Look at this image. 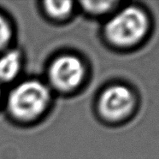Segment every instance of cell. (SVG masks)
<instances>
[{
	"mask_svg": "<svg viewBox=\"0 0 159 159\" xmlns=\"http://www.w3.org/2000/svg\"><path fill=\"white\" fill-rule=\"evenodd\" d=\"M72 4L70 1H46L45 8L53 17L62 18L72 11Z\"/></svg>",
	"mask_w": 159,
	"mask_h": 159,
	"instance_id": "6",
	"label": "cell"
},
{
	"mask_svg": "<svg viewBox=\"0 0 159 159\" xmlns=\"http://www.w3.org/2000/svg\"><path fill=\"white\" fill-rule=\"evenodd\" d=\"M11 38V27L8 21L0 15V49L7 45Z\"/></svg>",
	"mask_w": 159,
	"mask_h": 159,
	"instance_id": "8",
	"label": "cell"
},
{
	"mask_svg": "<svg viewBox=\"0 0 159 159\" xmlns=\"http://www.w3.org/2000/svg\"><path fill=\"white\" fill-rule=\"evenodd\" d=\"M51 95L47 87L39 80H28L18 85L9 96L11 114L21 120H32L45 111Z\"/></svg>",
	"mask_w": 159,
	"mask_h": 159,
	"instance_id": "2",
	"label": "cell"
},
{
	"mask_svg": "<svg viewBox=\"0 0 159 159\" xmlns=\"http://www.w3.org/2000/svg\"><path fill=\"white\" fill-rule=\"evenodd\" d=\"M84 76L83 63L75 56H62L57 58L49 71L52 84L61 91H70L79 87Z\"/></svg>",
	"mask_w": 159,
	"mask_h": 159,
	"instance_id": "4",
	"label": "cell"
},
{
	"mask_svg": "<svg viewBox=\"0 0 159 159\" xmlns=\"http://www.w3.org/2000/svg\"><path fill=\"white\" fill-rule=\"evenodd\" d=\"M21 68V55L16 51H11L0 57V80L8 82L17 76Z\"/></svg>",
	"mask_w": 159,
	"mask_h": 159,
	"instance_id": "5",
	"label": "cell"
},
{
	"mask_svg": "<svg viewBox=\"0 0 159 159\" xmlns=\"http://www.w3.org/2000/svg\"><path fill=\"white\" fill-rule=\"evenodd\" d=\"M136 106V98L128 87L116 85L101 95L99 111L110 121H117L128 117Z\"/></svg>",
	"mask_w": 159,
	"mask_h": 159,
	"instance_id": "3",
	"label": "cell"
},
{
	"mask_svg": "<svg viewBox=\"0 0 159 159\" xmlns=\"http://www.w3.org/2000/svg\"><path fill=\"white\" fill-rule=\"evenodd\" d=\"M114 2L111 1H83L81 4L83 6L84 10L92 14H102L104 12L110 11Z\"/></svg>",
	"mask_w": 159,
	"mask_h": 159,
	"instance_id": "7",
	"label": "cell"
},
{
	"mask_svg": "<svg viewBox=\"0 0 159 159\" xmlns=\"http://www.w3.org/2000/svg\"><path fill=\"white\" fill-rule=\"evenodd\" d=\"M151 28L148 14L137 6L125 8L108 21L106 37L116 46L129 48L144 41Z\"/></svg>",
	"mask_w": 159,
	"mask_h": 159,
	"instance_id": "1",
	"label": "cell"
}]
</instances>
